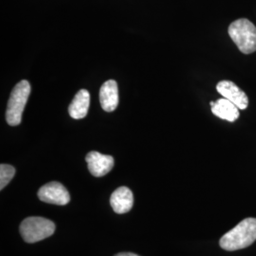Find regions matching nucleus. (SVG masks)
<instances>
[{
    "instance_id": "obj_13",
    "label": "nucleus",
    "mask_w": 256,
    "mask_h": 256,
    "mask_svg": "<svg viewBox=\"0 0 256 256\" xmlns=\"http://www.w3.org/2000/svg\"><path fill=\"white\" fill-rule=\"evenodd\" d=\"M138 256L137 254H130V252H124V254H117V256Z\"/></svg>"
},
{
    "instance_id": "obj_1",
    "label": "nucleus",
    "mask_w": 256,
    "mask_h": 256,
    "mask_svg": "<svg viewBox=\"0 0 256 256\" xmlns=\"http://www.w3.org/2000/svg\"><path fill=\"white\" fill-rule=\"evenodd\" d=\"M256 241V218H248L220 239V247L228 252H236L252 246Z\"/></svg>"
},
{
    "instance_id": "obj_6",
    "label": "nucleus",
    "mask_w": 256,
    "mask_h": 256,
    "mask_svg": "<svg viewBox=\"0 0 256 256\" xmlns=\"http://www.w3.org/2000/svg\"><path fill=\"white\" fill-rule=\"evenodd\" d=\"M216 90L220 92L225 99L234 104L240 110H247L248 106V98L247 94L240 90L234 82L230 81H222L216 86Z\"/></svg>"
},
{
    "instance_id": "obj_8",
    "label": "nucleus",
    "mask_w": 256,
    "mask_h": 256,
    "mask_svg": "<svg viewBox=\"0 0 256 256\" xmlns=\"http://www.w3.org/2000/svg\"><path fill=\"white\" fill-rule=\"evenodd\" d=\"M110 204L116 214H126L134 206L133 192L128 187H120L112 194Z\"/></svg>"
},
{
    "instance_id": "obj_10",
    "label": "nucleus",
    "mask_w": 256,
    "mask_h": 256,
    "mask_svg": "<svg viewBox=\"0 0 256 256\" xmlns=\"http://www.w3.org/2000/svg\"><path fill=\"white\" fill-rule=\"evenodd\" d=\"M90 104V94L86 90H82L75 96L68 108V113L74 120H82L86 117Z\"/></svg>"
},
{
    "instance_id": "obj_11",
    "label": "nucleus",
    "mask_w": 256,
    "mask_h": 256,
    "mask_svg": "<svg viewBox=\"0 0 256 256\" xmlns=\"http://www.w3.org/2000/svg\"><path fill=\"white\" fill-rule=\"evenodd\" d=\"M238 106L227 99H220L216 102L214 106L212 108V112L214 116L220 119L234 122L239 118L240 112Z\"/></svg>"
},
{
    "instance_id": "obj_5",
    "label": "nucleus",
    "mask_w": 256,
    "mask_h": 256,
    "mask_svg": "<svg viewBox=\"0 0 256 256\" xmlns=\"http://www.w3.org/2000/svg\"><path fill=\"white\" fill-rule=\"evenodd\" d=\"M38 198L41 202L64 206L70 202V194L63 184L60 182H50L40 188Z\"/></svg>"
},
{
    "instance_id": "obj_2",
    "label": "nucleus",
    "mask_w": 256,
    "mask_h": 256,
    "mask_svg": "<svg viewBox=\"0 0 256 256\" xmlns=\"http://www.w3.org/2000/svg\"><path fill=\"white\" fill-rule=\"evenodd\" d=\"M229 34L244 54L256 52V28L250 20L238 19L230 24Z\"/></svg>"
},
{
    "instance_id": "obj_3",
    "label": "nucleus",
    "mask_w": 256,
    "mask_h": 256,
    "mask_svg": "<svg viewBox=\"0 0 256 256\" xmlns=\"http://www.w3.org/2000/svg\"><path fill=\"white\" fill-rule=\"evenodd\" d=\"M32 88L27 80L18 82L10 93L8 108L6 112V120L10 126H18L22 122V115L27 106Z\"/></svg>"
},
{
    "instance_id": "obj_12",
    "label": "nucleus",
    "mask_w": 256,
    "mask_h": 256,
    "mask_svg": "<svg viewBox=\"0 0 256 256\" xmlns=\"http://www.w3.org/2000/svg\"><path fill=\"white\" fill-rule=\"evenodd\" d=\"M14 174H16V169L12 165H0V190L1 191L12 182Z\"/></svg>"
},
{
    "instance_id": "obj_7",
    "label": "nucleus",
    "mask_w": 256,
    "mask_h": 256,
    "mask_svg": "<svg viewBox=\"0 0 256 256\" xmlns=\"http://www.w3.org/2000/svg\"><path fill=\"white\" fill-rule=\"evenodd\" d=\"M86 160L90 172L95 178H102L110 173L114 167V158L113 156L102 155L99 152H90L88 154Z\"/></svg>"
},
{
    "instance_id": "obj_9",
    "label": "nucleus",
    "mask_w": 256,
    "mask_h": 256,
    "mask_svg": "<svg viewBox=\"0 0 256 256\" xmlns=\"http://www.w3.org/2000/svg\"><path fill=\"white\" fill-rule=\"evenodd\" d=\"M100 102L102 110L113 112L119 106V88L114 80H110L102 86Z\"/></svg>"
},
{
    "instance_id": "obj_4",
    "label": "nucleus",
    "mask_w": 256,
    "mask_h": 256,
    "mask_svg": "<svg viewBox=\"0 0 256 256\" xmlns=\"http://www.w3.org/2000/svg\"><path fill=\"white\" fill-rule=\"evenodd\" d=\"M55 224L44 218L32 216L21 223L20 234L25 242L32 244L52 236L54 234Z\"/></svg>"
}]
</instances>
